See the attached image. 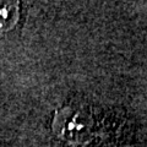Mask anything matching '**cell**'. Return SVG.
<instances>
[{"label": "cell", "mask_w": 147, "mask_h": 147, "mask_svg": "<svg viewBox=\"0 0 147 147\" xmlns=\"http://www.w3.org/2000/svg\"><path fill=\"white\" fill-rule=\"evenodd\" d=\"M16 10L17 6H15V4H6L5 6L0 7V28L7 31L13 26V21L16 22Z\"/></svg>", "instance_id": "cell-1"}]
</instances>
